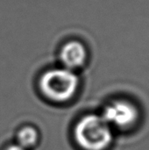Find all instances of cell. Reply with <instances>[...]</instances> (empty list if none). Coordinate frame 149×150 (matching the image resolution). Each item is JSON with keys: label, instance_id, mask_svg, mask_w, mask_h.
<instances>
[{"label": "cell", "instance_id": "3957f363", "mask_svg": "<svg viewBox=\"0 0 149 150\" xmlns=\"http://www.w3.org/2000/svg\"><path fill=\"white\" fill-rule=\"evenodd\" d=\"M102 117L110 125L126 127L133 124L138 117L137 109L132 104L126 101H115L108 105Z\"/></svg>", "mask_w": 149, "mask_h": 150}, {"label": "cell", "instance_id": "6da1fadb", "mask_svg": "<svg viewBox=\"0 0 149 150\" xmlns=\"http://www.w3.org/2000/svg\"><path fill=\"white\" fill-rule=\"evenodd\" d=\"M75 138L85 150H104L112 142L110 125L102 116L90 114L82 118L75 127Z\"/></svg>", "mask_w": 149, "mask_h": 150}, {"label": "cell", "instance_id": "8992f818", "mask_svg": "<svg viewBox=\"0 0 149 150\" xmlns=\"http://www.w3.org/2000/svg\"><path fill=\"white\" fill-rule=\"evenodd\" d=\"M6 150H25V149L20 147L19 145H11L9 148H7Z\"/></svg>", "mask_w": 149, "mask_h": 150}, {"label": "cell", "instance_id": "7a4b0ae2", "mask_svg": "<svg viewBox=\"0 0 149 150\" xmlns=\"http://www.w3.org/2000/svg\"><path fill=\"white\" fill-rule=\"evenodd\" d=\"M78 85V76L66 68L49 69L40 79L41 92L54 102H65L70 99L75 95Z\"/></svg>", "mask_w": 149, "mask_h": 150}, {"label": "cell", "instance_id": "5b68a950", "mask_svg": "<svg viewBox=\"0 0 149 150\" xmlns=\"http://www.w3.org/2000/svg\"><path fill=\"white\" fill-rule=\"evenodd\" d=\"M38 141V133L32 127H25L18 134V142L20 147L27 149L36 144Z\"/></svg>", "mask_w": 149, "mask_h": 150}, {"label": "cell", "instance_id": "277c9868", "mask_svg": "<svg viewBox=\"0 0 149 150\" xmlns=\"http://www.w3.org/2000/svg\"><path fill=\"white\" fill-rule=\"evenodd\" d=\"M60 59L66 69L73 70L82 67L87 59L85 47L77 40H71L66 43L61 52Z\"/></svg>", "mask_w": 149, "mask_h": 150}]
</instances>
